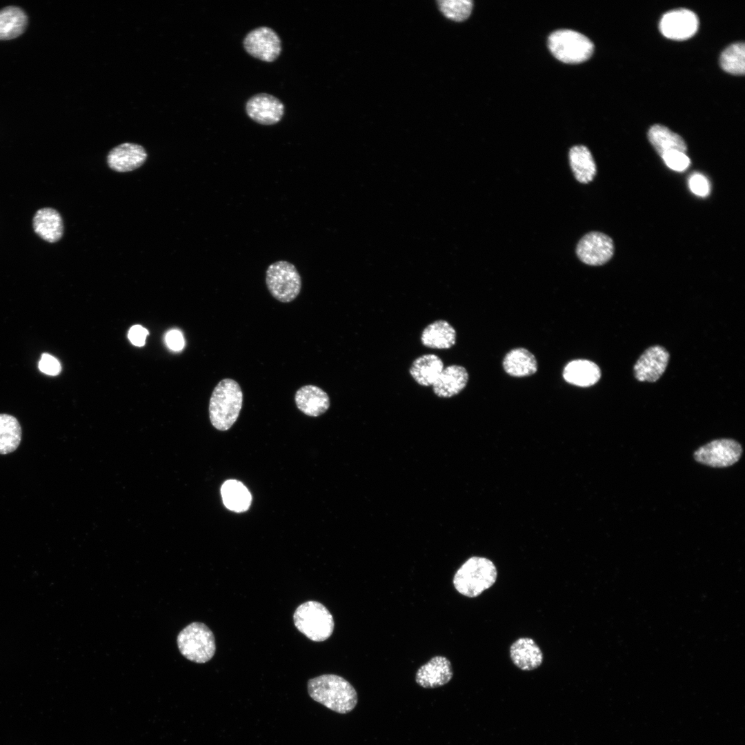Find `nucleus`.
I'll return each instance as SVG.
<instances>
[{
    "label": "nucleus",
    "mask_w": 745,
    "mask_h": 745,
    "mask_svg": "<svg viewBox=\"0 0 745 745\" xmlns=\"http://www.w3.org/2000/svg\"><path fill=\"white\" fill-rule=\"evenodd\" d=\"M266 284L271 295L283 303L293 301L301 288V279L296 267L287 261H278L268 267Z\"/></svg>",
    "instance_id": "obj_7"
},
{
    "label": "nucleus",
    "mask_w": 745,
    "mask_h": 745,
    "mask_svg": "<svg viewBox=\"0 0 745 745\" xmlns=\"http://www.w3.org/2000/svg\"><path fill=\"white\" fill-rule=\"evenodd\" d=\"M742 453V448L737 441L731 439H720L698 448L694 453V458L704 465L724 468L738 461Z\"/></svg>",
    "instance_id": "obj_8"
},
{
    "label": "nucleus",
    "mask_w": 745,
    "mask_h": 745,
    "mask_svg": "<svg viewBox=\"0 0 745 745\" xmlns=\"http://www.w3.org/2000/svg\"><path fill=\"white\" fill-rule=\"evenodd\" d=\"M661 157L668 168L676 171L684 170L691 163L690 159L684 152L677 150L664 152Z\"/></svg>",
    "instance_id": "obj_31"
},
{
    "label": "nucleus",
    "mask_w": 745,
    "mask_h": 745,
    "mask_svg": "<svg viewBox=\"0 0 745 745\" xmlns=\"http://www.w3.org/2000/svg\"><path fill=\"white\" fill-rule=\"evenodd\" d=\"M453 675L449 659L444 656H435L417 670L415 682L423 688H435L449 682Z\"/></svg>",
    "instance_id": "obj_14"
},
{
    "label": "nucleus",
    "mask_w": 745,
    "mask_h": 745,
    "mask_svg": "<svg viewBox=\"0 0 745 745\" xmlns=\"http://www.w3.org/2000/svg\"><path fill=\"white\" fill-rule=\"evenodd\" d=\"M503 367L509 375L522 377L535 373L537 362L535 356L527 349L517 348L506 355L503 360Z\"/></svg>",
    "instance_id": "obj_23"
},
{
    "label": "nucleus",
    "mask_w": 745,
    "mask_h": 745,
    "mask_svg": "<svg viewBox=\"0 0 745 745\" xmlns=\"http://www.w3.org/2000/svg\"><path fill=\"white\" fill-rule=\"evenodd\" d=\"M439 8L447 18L461 21L466 19L472 11L471 0H441L437 1Z\"/></svg>",
    "instance_id": "obj_30"
},
{
    "label": "nucleus",
    "mask_w": 745,
    "mask_h": 745,
    "mask_svg": "<svg viewBox=\"0 0 745 745\" xmlns=\"http://www.w3.org/2000/svg\"><path fill=\"white\" fill-rule=\"evenodd\" d=\"M689 186L691 191L699 196H706L710 191L708 181L700 174H694L691 177Z\"/></svg>",
    "instance_id": "obj_33"
},
{
    "label": "nucleus",
    "mask_w": 745,
    "mask_h": 745,
    "mask_svg": "<svg viewBox=\"0 0 745 745\" xmlns=\"http://www.w3.org/2000/svg\"><path fill=\"white\" fill-rule=\"evenodd\" d=\"M148 330L140 325H135L130 328L128 332V338L131 343L137 346H142L145 344Z\"/></svg>",
    "instance_id": "obj_34"
},
{
    "label": "nucleus",
    "mask_w": 745,
    "mask_h": 745,
    "mask_svg": "<svg viewBox=\"0 0 745 745\" xmlns=\"http://www.w3.org/2000/svg\"><path fill=\"white\" fill-rule=\"evenodd\" d=\"M32 224L35 233L49 243L57 242L63 236L62 218L59 212L53 208L38 210L33 217Z\"/></svg>",
    "instance_id": "obj_19"
},
{
    "label": "nucleus",
    "mask_w": 745,
    "mask_h": 745,
    "mask_svg": "<svg viewBox=\"0 0 745 745\" xmlns=\"http://www.w3.org/2000/svg\"><path fill=\"white\" fill-rule=\"evenodd\" d=\"M444 368L442 359L437 355L430 353L416 358L409 368V373L419 385L432 386Z\"/></svg>",
    "instance_id": "obj_22"
},
{
    "label": "nucleus",
    "mask_w": 745,
    "mask_h": 745,
    "mask_svg": "<svg viewBox=\"0 0 745 745\" xmlns=\"http://www.w3.org/2000/svg\"><path fill=\"white\" fill-rule=\"evenodd\" d=\"M39 370L49 375H58L61 369L59 361L53 356L43 353L39 361Z\"/></svg>",
    "instance_id": "obj_32"
},
{
    "label": "nucleus",
    "mask_w": 745,
    "mask_h": 745,
    "mask_svg": "<svg viewBox=\"0 0 745 745\" xmlns=\"http://www.w3.org/2000/svg\"><path fill=\"white\" fill-rule=\"evenodd\" d=\"M722 68L732 74H744L745 71V46L744 43H735L726 48L719 59Z\"/></svg>",
    "instance_id": "obj_29"
},
{
    "label": "nucleus",
    "mask_w": 745,
    "mask_h": 745,
    "mask_svg": "<svg viewBox=\"0 0 745 745\" xmlns=\"http://www.w3.org/2000/svg\"><path fill=\"white\" fill-rule=\"evenodd\" d=\"M246 111L254 121L270 126L281 120L284 114V106L278 98L272 95L259 93L247 101Z\"/></svg>",
    "instance_id": "obj_12"
},
{
    "label": "nucleus",
    "mask_w": 745,
    "mask_h": 745,
    "mask_svg": "<svg viewBox=\"0 0 745 745\" xmlns=\"http://www.w3.org/2000/svg\"><path fill=\"white\" fill-rule=\"evenodd\" d=\"M166 342L167 346L175 351L181 350L184 346L183 335L177 330H172L167 332Z\"/></svg>",
    "instance_id": "obj_35"
},
{
    "label": "nucleus",
    "mask_w": 745,
    "mask_h": 745,
    "mask_svg": "<svg viewBox=\"0 0 745 745\" xmlns=\"http://www.w3.org/2000/svg\"><path fill=\"white\" fill-rule=\"evenodd\" d=\"M243 404V393L234 379L221 380L215 387L209 401V417L212 425L227 430L237 421Z\"/></svg>",
    "instance_id": "obj_2"
},
{
    "label": "nucleus",
    "mask_w": 745,
    "mask_h": 745,
    "mask_svg": "<svg viewBox=\"0 0 745 745\" xmlns=\"http://www.w3.org/2000/svg\"><path fill=\"white\" fill-rule=\"evenodd\" d=\"M564 380L572 385L588 387L595 384L601 377L599 366L587 359H574L569 361L563 370Z\"/></svg>",
    "instance_id": "obj_20"
},
{
    "label": "nucleus",
    "mask_w": 745,
    "mask_h": 745,
    "mask_svg": "<svg viewBox=\"0 0 745 745\" xmlns=\"http://www.w3.org/2000/svg\"><path fill=\"white\" fill-rule=\"evenodd\" d=\"M568 156L575 179L582 183L592 181L596 175L597 167L588 148L582 145L575 146L570 149Z\"/></svg>",
    "instance_id": "obj_25"
},
{
    "label": "nucleus",
    "mask_w": 745,
    "mask_h": 745,
    "mask_svg": "<svg viewBox=\"0 0 745 745\" xmlns=\"http://www.w3.org/2000/svg\"><path fill=\"white\" fill-rule=\"evenodd\" d=\"M177 642L181 654L195 663L208 662L216 650L213 633L201 622H192L182 629Z\"/></svg>",
    "instance_id": "obj_5"
},
{
    "label": "nucleus",
    "mask_w": 745,
    "mask_h": 745,
    "mask_svg": "<svg viewBox=\"0 0 745 745\" xmlns=\"http://www.w3.org/2000/svg\"><path fill=\"white\" fill-rule=\"evenodd\" d=\"M648 137L660 156L668 151L677 150L685 153L687 150V146L682 137L664 126L655 124L651 126L648 132Z\"/></svg>",
    "instance_id": "obj_26"
},
{
    "label": "nucleus",
    "mask_w": 745,
    "mask_h": 745,
    "mask_svg": "<svg viewBox=\"0 0 745 745\" xmlns=\"http://www.w3.org/2000/svg\"><path fill=\"white\" fill-rule=\"evenodd\" d=\"M308 692L315 701L341 714L352 711L358 701L354 687L344 677L325 674L308 682Z\"/></svg>",
    "instance_id": "obj_1"
},
{
    "label": "nucleus",
    "mask_w": 745,
    "mask_h": 745,
    "mask_svg": "<svg viewBox=\"0 0 745 745\" xmlns=\"http://www.w3.org/2000/svg\"><path fill=\"white\" fill-rule=\"evenodd\" d=\"M295 627L308 639L323 642L328 639L334 630V619L327 608L316 601L300 604L293 615Z\"/></svg>",
    "instance_id": "obj_4"
},
{
    "label": "nucleus",
    "mask_w": 745,
    "mask_h": 745,
    "mask_svg": "<svg viewBox=\"0 0 745 745\" xmlns=\"http://www.w3.org/2000/svg\"><path fill=\"white\" fill-rule=\"evenodd\" d=\"M421 344L428 348L448 349L456 342L454 327L444 319L436 320L426 326L421 334Z\"/></svg>",
    "instance_id": "obj_21"
},
{
    "label": "nucleus",
    "mask_w": 745,
    "mask_h": 745,
    "mask_svg": "<svg viewBox=\"0 0 745 745\" xmlns=\"http://www.w3.org/2000/svg\"><path fill=\"white\" fill-rule=\"evenodd\" d=\"M510 657L513 664L523 670L538 668L543 662V653L536 642L530 637H520L510 647Z\"/></svg>",
    "instance_id": "obj_18"
},
{
    "label": "nucleus",
    "mask_w": 745,
    "mask_h": 745,
    "mask_svg": "<svg viewBox=\"0 0 745 745\" xmlns=\"http://www.w3.org/2000/svg\"><path fill=\"white\" fill-rule=\"evenodd\" d=\"M548 46L553 54L567 63H579L588 59L594 49L593 42L577 31L562 29L552 32Z\"/></svg>",
    "instance_id": "obj_6"
},
{
    "label": "nucleus",
    "mask_w": 745,
    "mask_h": 745,
    "mask_svg": "<svg viewBox=\"0 0 745 745\" xmlns=\"http://www.w3.org/2000/svg\"><path fill=\"white\" fill-rule=\"evenodd\" d=\"M28 18L23 10L14 6L0 10V40H10L21 35L28 26Z\"/></svg>",
    "instance_id": "obj_24"
},
{
    "label": "nucleus",
    "mask_w": 745,
    "mask_h": 745,
    "mask_svg": "<svg viewBox=\"0 0 745 745\" xmlns=\"http://www.w3.org/2000/svg\"><path fill=\"white\" fill-rule=\"evenodd\" d=\"M468 381V373L464 366L456 364L450 365L444 367L432 386L433 390L439 397L450 398L458 395L464 390Z\"/></svg>",
    "instance_id": "obj_16"
},
{
    "label": "nucleus",
    "mask_w": 745,
    "mask_h": 745,
    "mask_svg": "<svg viewBox=\"0 0 745 745\" xmlns=\"http://www.w3.org/2000/svg\"><path fill=\"white\" fill-rule=\"evenodd\" d=\"M221 495L225 506L234 512L246 511L250 506L252 497L249 490L237 480L226 481L221 486Z\"/></svg>",
    "instance_id": "obj_27"
},
{
    "label": "nucleus",
    "mask_w": 745,
    "mask_h": 745,
    "mask_svg": "<svg viewBox=\"0 0 745 745\" xmlns=\"http://www.w3.org/2000/svg\"><path fill=\"white\" fill-rule=\"evenodd\" d=\"M669 359L667 350L659 346L648 348L634 366L635 376L640 381L653 382L664 373Z\"/></svg>",
    "instance_id": "obj_13"
},
{
    "label": "nucleus",
    "mask_w": 745,
    "mask_h": 745,
    "mask_svg": "<svg viewBox=\"0 0 745 745\" xmlns=\"http://www.w3.org/2000/svg\"><path fill=\"white\" fill-rule=\"evenodd\" d=\"M146 158L147 152L141 146L123 143L109 152L107 162L117 172H129L139 168Z\"/></svg>",
    "instance_id": "obj_15"
},
{
    "label": "nucleus",
    "mask_w": 745,
    "mask_h": 745,
    "mask_svg": "<svg viewBox=\"0 0 745 745\" xmlns=\"http://www.w3.org/2000/svg\"><path fill=\"white\" fill-rule=\"evenodd\" d=\"M245 50L252 57L266 62L275 61L281 52L279 35L272 28L261 26L250 31L244 37Z\"/></svg>",
    "instance_id": "obj_9"
},
{
    "label": "nucleus",
    "mask_w": 745,
    "mask_h": 745,
    "mask_svg": "<svg viewBox=\"0 0 745 745\" xmlns=\"http://www.w3.org/2000/svg\"><path fill=\"white\" fill-rule=\"evenodd\" d=\"M297 408L310 417H318L330 407V398L326 392L314 385H306L298 389L295 395Z\"/></svg>",
    "instance_id": "obj_17"
},
{
    "label": "nucleus",
    "mask_w": 745,
    "mask_h": 745,
    "mask_svg": "<svg viewBox=\"0 0 745 745\" xmlns=\"http://www.w3.org/2000/svg\"><path fill=\"white\" fill-rule=\"evenodd\" d=\"M21 439V428L18 420L8 414H0V454L14 451Z\"/></svg>",
    "instance_id": "obj_28"
},
{
    "label": "nucleus",
    "mask_w": 745,
    "mask_h": 745,
    "mask_svg": "<svg viewBox=\"0 0 745 745\" xmlns=\"http://www.w3.org/2000/svg\"><path fill=\"white\" fill-rule=\"evenodd\" d=\"M699 20L691 10L679 8L665 13L659 23L661 33L673 40H685L697 32Z\"/></svg>",
    "instance_id": "obj_11"
},
{
    "label": "nucleus",
    "mask_w": 745,
    "mask_h": 745,
    "mask_svg": "<svg viewBox=\"0 0 745 745\" xmlns=\"http://www.w3.org/2000/svg\"><path fill=\"white\" fill-rule=\"evenodd\" d=\"M576 253L581 261L590 266H601L608 261L614 253V243L607 235L593 231L579 241Z\"/></svg>",
    "instance_id": "obj_10"
},
{
    "label": "nucleus",
    "mask_w": 745,
    "mask_h": 745,
    "mask_svg": "<svg viewBox=\"0 0 745 745\" xmlns=\"http://www.w3.org/2000/svg\"><path fill=\"white\" fill-rule=\"evenodd\" d=\"M497 577V568L491 560L474 556L458 568L453 582L458 593L466 597H475L490 588Z\"/></svg>",
    "instance_id": "obj_3"
}]
</instances>
